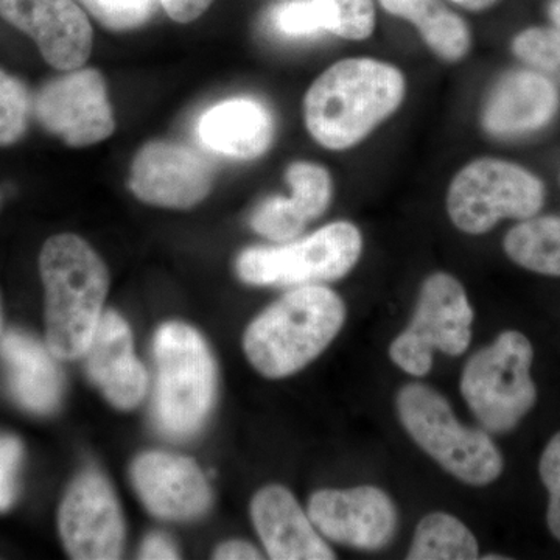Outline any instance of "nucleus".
<instances>
[{
	"label": "nucleus",
	"mask_w": 560,
	"mask_h": 560,
	"mask_svg": "<svg viewBox=\"0 0 560 560\" xmlns=\"http://www.w3.org/2000/svg\"><path fill=\"white\" fill-rule=\"evenodd\" d=\"M407 79L390 62L346 58L313 81L304 98L305 127L324 149L359 145L400 108Z\"/></svg>",
	"instance_id": "obj_1"
},
{
	"label": "nucleus",
	"mask_w": 560,
	"mask_h": 560,
	"mask_svg": "<svg viewBox=\"0 0 560 560\" xmlns=\"http://www.w3.org/2000/svg\"><path fill=\"white\" fill-rule=\"evenodd\" d=\"M46 290V345L58 360L83 357L94 337L108 294L109 275L83 238L55 235L39 256Z\"/></svg>",
	"instance_id": "obj_2"
},
{
	"label": "nucleus",
	"mask_w": 560,
	"mask_h": 560,
	"mask_svg": "<svg viewBox=\"0 0 560 560\" xmlns=\"http://www.w3.org/2000/svg\"><path fill=\"white\" fill-rule=\"evenodd\" d=\"M345 320V302L334 290L296 287L249 324L243 348L265 377H290L329 348Z\"/></svg>",
	"instance_id": "obj_3"
},
{
	"label": "nucleus",
	"mask_w": 560,
	"mask_h": 560,
	"mask_svg": "<svg viewBox=\"0 0 560 560\" xmlns=\"http://www.w3.org/2000/svg\"><path fill=\"white\" fill-rule=\"evenodd\" d=\"M153 349L158 427L168 438L184 440L201 429L212 408L217 385L212 353L197 330L176 320L160 327Z\"/></svg>",
	"instance_id": "obj_4"
},
{
	"label": "nucleus",
	"mask_w": 560,
	"mask_h": 560,
	"mask_svg": "<svg viewBox=\"0 0 560 560\" xmlns=\"http://www.w3.org/2000/svg\"><path fill=\"white\" fill-rule=\"evenodd\" d=\"M401 425L423 452L470 486L499 480L503 458L486 431L463 425L442 394L422 383H410L397 394Z\"/></svg>",
	"instance_id": "obj_5"
},
{
	"label": "nucleus",
	"mask_w": 560,
	"mask_h": 560,
	"mask_svg": "<svg viewBox=\"0 0 560 560\" xmlns=\"http://www.w3.org/2000/svg\"><path fill=\"white\" fill-rule=\"evenodd\" d=\"M533 357L528 338L508 330L467 361L460 394L486 430L504 433L514 429L536 404Z\"/></svg>",
	"instance_id": "obj_6"
},
{
	"label": "nucleus",
	"mask_w": 560,
	"mask_h": 560,
	"mask_svg": "<svg viewBox=\"0 0 560 560\" xmlns=\"http://www.w3.org/2000/svg\"><path fill=\"white\" fill-rule=\"evenodd\" d=\"M361 253L359 228L350 221H335L301 241L243 250L237 275L250 285H323L348 276Z\"/></svg>",
	"instance_id": "obj_7"
},
{
	"label": "nucleus",
	"mask_w": 560,
	"mask_h": 560,
	"mask_svg": "<svg viewBox=\"0 0 560 560\" xmlns=\"http://www.w3.org/2000/svg\"><path fill=\"white\" fill-rule=\"evenodd\" d=\"M545 201L536 175L512 162L480 158L464 165L447 190V212L456 230L486 234L501 220H528Z\"/></svg>",
	"instance_id": "obj_8"
},
{
	"label": "nucleus",
	"mask_w": 560,
	"mask_h": 560,
	"mask_svg": "<svg viewBox=\"0 0 560 560\" xmlns=\"http://www.w3.org/2000/svg\"><path fill=\"white\" fill-rule=\"evenodd\" d=\"M471 324L474 308L463 283L447 272H434L420 289L410 326L390 345V360L412 377H425L434 350L452 357L466 352Z\"/></svg>",
	"instance_id": "obj_9"
},
{
	"label": "nucleus",
	"mask_w": 560,
	"mask_h": 560,
	"mask_svg": "<svg viewBox=\"0 0 560 560\" xmlns=\"http://www.w3.org/2000/svg\"><path fill=\"white\" fill-rule=\"evenodd\" d=\"M58 526L70 558H120L125 526L119 501L98 471L84 470L69 486L58 514Z\"/></svg>",
	"instance_id": "obj_10"
},
{
	"label": "nucleus",
	"mask_w": 560,
	"mask_h": 560,
	"mask_svg": "<svg viewBox=\"0 0 560 560\" xmlns=\"http://www.w3.org/2000/svg\"><path fill=\"white\" fill-rule=\"evenodd\" d=\"M36 117L47 131L69 147H90L114 131L105 80L94 69H75L39 91Z\"/></svg>",
	"instance_id": "obj_11"
},
{
	"label": "nucleus",
	"mask_w": 560,
	"mask_h": 560,
	"mask_svg": "<svg viewBox=\"0 0 560 560\" xmlns=\"http://www.w3.org/2000/svg\"><path fill=\"white\" fill-rule=\"evenodd\" d=\"M308 517L320 536L359 550H382L397 529V510L374 486L324 489L308 501Z\"/></svg>",
	"instance_id": "obj_12"
},
{
	"label": "nucleus",
	"mask_w": 560,
	"mask_h": 560,
	"mask_svg": "<svg viewBox=\"0 0 560 560\" xmlns=\"http://www.w3.org/2000/svg\"><path fill=\"white\" fill-rule=\"evenodd\" d=\"M132 194L147 205L167 209H189L205 200L212 187L208 162L189 147L151 142L132 162Z\"/></svg>",
	"instance_id": "obj_13"
},
{
	"label": "nucleus",
	"mask_w": 560,
	"mask_h": 560,
	"mask_svg": "<svg viewBox=\"0 0 560 560\" xmlns=\"http://www.w3.org/2000/svg\"><path fill=\"white\" fill-rule=\"evenodd\" d=\"M0 16L27 33L54 68L80 69L90 58L92 27L75 0H0Z\"/></svg>",
	"instance_id": "obj_14"
},
{
	"label": "nucleus",
	"mask_w": 560,
	"mask_h": 560,
	"mask_svg": "<svg viewBox=\"0 0 560 560\" xmlns=\"http://www.w3.org/2000/svg\"><path fill=\"white\" fill-rule=\"evenodd\" d=\"M132 485L147 510L164 521H189L208 511L210 488L198 464L165 452L142 453L131 467Z\"/></svg>",
	"instance_id": "obj_15"
},
{
	"label": "nucleus",
	"mask_w": 560,
	"mask_h": 560,
	"mask_svg": "<svg viewBox=\"0 0 560 560\" xmlns=\"http://www.w3.org/2000/svg\"><path fill=\"white\" fill-rule=\"evenodd\" d=\"M559 105L555 81L539 70H510L490 88L482 103L481 125L492 138H521L547 127Z\"/></svg>",
	"instance_id": "obj_16"
},
{
	"label": "nucleus",
	"mask_w": 560,
	"mask_h": 560,
	"mask_svg": "<svg viewBox=\"0 0 560 560\" xmlns=\"http://www.w3.org/2000/svg\"><path fill=\"white\" fill-rule=\"evenodd\" d=\"M83 357L91 381L114 407L131 410L145 397L149 377L135 355L130 327L119 313L103 312Z\"/></svg>",
	"instance_id": "obj_17"
},
{
	"label": "nucleus",
	"mask_w": 560,
	"mask_h": 560,
	"mask_svg": "<svg viewBox=\"0 0 560 560\" xmlns=\"http://www.w3.org/2000/svg\"><path fill=\"white\" fill-rule=\"evenodd\" d=\"M250 518L270 559H335L311 517L302 511L293 493L282 486H267L254 495Z\"/></svg>",
	"instance_id": "obj_18"
},
{
	"label": "nucleus",
	"mask_w": 560,
	"mask_h": 560,
	"mask_svg": "<svg viewBox=\"0 0 560 560\" xmlns=\"http://www.w3.org/2000/svg\"><path fill=\"white\" fill-rule=\"evenodd\" d=\"M0 359L13 399L35 415L57 410L62 396V372L57 357L31 335L9 331L0 340Z\"/></svg>",
	"instance_id": "obj_19"
},
{
	"label": "nucleus",
	"mask_w": 560,
	"mask_h": 560,
	"mask_svg": "<svg viewBox=\"0 0 560 560\" xmlns=\"http://www.w3.org/2000/svg\"><path fill=\"white\" fill-rule=\"evenodd\" d=\"M198 136L209 150L235 160H256L275 138V121L267 106L253 98H231L202 114Z\"/></svg>",
	"instance_id": "obj_20"
},
{
	"label": "nucleus",
	"mask_w": 560,
	"mask_h": 560,
	"mask_svg": "<svg viewBox=\"0 0 560 560\" xmlns=\"http://www.w3.org/2000/svg\"><path fill=\"white\" fill-rule=\"evenodd\" d=\"M383 10L410 22L438 58L458 62L469 55L471 32L467 22L442 0H378Z\"/></svg>",
	"instance_id": "obj_21"
},
{
	"label": "nucleus",
	"mask_w": 560,
	"mask_h": 560,
	"mask_svg": "<svg viewBox=\"0 0 560 560\" xmlns=\"http://www.w3.org/2000/svg\"><path fill=\"white\" fill-rule=\"evenodd\" d=\"M508 257L526 270L560 276V217H530L504 237Z\"/></svg>",
	"instance_id": "obj_22"
},
{
	"label": "nucleus",
	"mask_w": 560,
	"mask_h": 560,
	"mask_svg": "<svg viewBox=\"0 0 560 560\" xmlns=\"http://www.w3.org/2000/svg\"><path fill=\"white\" fill-rule=\"evenodd\" d=\"M478 555V541L463 522L445 512H433L419 522L408 559L470 560Z\"/></svg>",
	"instance_id": "obj_23"
},
{
	"label": "nucleus",
	"mask_w": 560,
	"mask_h": 560,
	"mask_svg": "<svg viewBox=\"0 0 560 560\" xmlns=\"http://www.w3.org/2000/svg\"><path fill=\"white\" fill-rule=\"evenodd\" d=\"M285 176L291 187V202L308 223L319 219L329 208L334 195V183L327 168L313 162H293Z\"/></svg>",
	"instance_id": "obj_24"
},
{
	"label": "nucleus",
	"mask_w": 560,
	"mask_h": 560,
	"mask_svg": "<svg viewBox=\"0 0 560 560\" xmlns=\"http://www.w3.org/2000/svg\"><path fill=\"white\" fill-rule=\"evenodd\" d=\"M272 28L289 38L330 33V16L318 0H283L271 10Z\"/></svg>",
	"instance_id": "obj_25"
},
{
	"label": "nucleus",
	"mask_w": 560,
	"mask_h": 560,
	"mask_svg": "<svg viewBox=\"0 0 560 560\" xmlns=\"http://www.w3.org/2000/svg\"><path fill=\"white\" fill-rule=\"evenodd\" d=\"M308 221L287 197H270L261 201L250 217V226L276 243H287L300 237Z\"/></svg>",
	"instance_id": "obj_26"
},
{
	"label": "nucleus",
	"mask_w": 560,
	"mask_h": 560,
	"mask_svg": "<svg viewBox=\"0 0 560 560\" xmlns=\"http://www.w3.org/2000/svg\"><path fill=\"white\" fill-rule=\"evenodd\" d=\"M512 50L530 69L539 70L555 83H560L559 28H526L512 40Z\"/></svg>",
	"instance_id": "obj_27"
},
{
	"label": "nucleus",
	"mask_w": 560,
	"mask_h": 560,
	"mask_svg": "<svg viewBox=\"0 0 560 560\" xmlns=\"http://www.w3.org/2000/svg\"><path fill=\"white\" fill-rule=\"evenodd\" d=\"M330 16V33L338 38L364 40L375 31L374 0H318Z\"/></svg>",
	"instance_id": "obj_28"
},
{
	"label": "nucleus",
	"mask_w": 560,
	"mask_h": 560,
	"mask_svg": "<svg viewBox=\"0 0 560 560\" xmlns=\"http://www.w3.org/2000/svg\"><path fill=\"white\" fill-rule=\"evenodd\" d=\"M28 94L24 84L0 69V147L16 143L27 130Z\"/></svg>",
	"instance_id": "obj_29"
},
{
	"label": "nucleus",
	"mask_w": 560,
	"mask_h": 560,
	"mask_svg": "<svg viewBox=\"0 0 560 560\" xmlns=\"http://www.w3.org/2000/svg\"><path fill=\"white\" fill-rule=\"evenodd\" d=\"M109 31L125 32L150 20L154 0H75Z\"/></svg>",
	"instance_id": "obj_30"
},
{
	"label": "nucleus",
	"mask_w": 560,
	"mask_h": 560,
	"mask_svg": "<svg viewBox=\"0 0 560 560\" xmlns=\"http://www.w3.org/2000/svg\"><path fill=\"white\" fill-rule=\"evenodd\" d=\"M540 478L550 493L547 522L552 536L560 540V433L556 434L540 459Z\"/></svg>",
	"instance_id": "obj_31"
},
{
	"label": "nucleus",
	"mask_w": 560,
	"mask_h": 560,
	"mask_svg": "<svg viewBox=\"0 0 560 560\" xmlns=\"http://www.w3.org/2000/svg\"><path fill=\"white\" fill-rule=\"evenodd\" d=\"M22 453L18 438L0 436V514L9 511L16 500Z\"/></svg>",
	"instance_id": "obj_32"
},
{
	"label": "nucleus",
	"mask_w": 560,
	"mask_h": 560,
	"mask_svg": "<svg viewBox=\"0 0 560 560\" xmlns=\"http://www.w3.org/2000/svg\"><path fill=\"white\" fill-rule=\"evenodd\" d=\"M212 2L213 0H161L168 16L180 24L198 20Z\"/></svg>",
	"instance_id": "obj_33"
},
{
	"label": "nucleus",
	"mask_w": 560,
	"mask_h": 560,
	"mask_svg": "<svg viewBox=\"0 0 560 560\" xmlns=\"http://www.w3.org/2000/svg\"><path fill=\"white\" fill-rule=\"evenodd\" d=\"M140 559L167 560L179 559V556L175 545L165 534L153 533L143 541Z\"/></svg>",
	"instance_id": "obj_34"
},
{
	"label": "nucleus",
	"mask_w": 560,
	"mask_h": 560,
	"mask_svg": "<svg viewBox=\"0 0 560 560\" xmlns=\"http://www.w3.org/2000/svg\"><path fill=\"white\" fill-rule=\"evenodd\" d=\"M213 558L219 560H256L261 559V555L248 541L231 540L220 545Z\"/></svg>",
	"instance_id": "obj_35"
},
{
	"label": "nucleus",
	"mask_w": 560,
	"mask_h": 560,
	"mask_svg": "<svg viewBox=\"0 0 560 560\" xmlns=\"http://www.w3.org/2000/svg\"><path fill=\"white\" fill-rule=\"evenodd\" d=\"M451 2L463 7L464 10L482 11L492 7L497 0H451Z\"/></svg>",
	"instance_id": "obj_36"
},
{
	"label": "nucleus",
	"mask_w": 560,
	"mask_h": 560,
	"mask_svg": "<svg viewBox=\"0 0 560 560\" xmlns=\"http://www.w3.org/2000/svg\"><path fill=\"white\" fill-rule=\"evenodd\" d=\"M548 13H550L552 24L560 31V0H551Z\"/></svg>",
	"instance_id": "obj_37"
},
{
	"label": "nucleus",
	"mask_w": 560,
	"mask_h": 560,
	"mask_svg": "<svg viewBox=\"0 0 560 560\" xmlns=\"http://www.w3.org/2000/svg\"><path fill=\"white\" fill-rule=\"evenodd\" d=\"M0 330H2V311H0Z\"/></svg>",
	"instance_id": "obj_38"
}]
</instances>
